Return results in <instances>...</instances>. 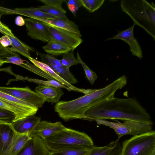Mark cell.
<instances>
[{
  "label": "cell",
  "mask_w": 155,
  "mask_h": 155,
  "mask_svg": "<svg viewBox=\"0 0 155 155\" xmlns=\"http://www.w3.org/2000/svg\"><path fill=\"white\" fill-rule=\"evenodd\" d=\"M83 119L90 121L98 119L131 120L153 124L150 115L134 99L114 97L99 104L87 110Z\"/></svg>",
  "instance_id": "6da1fadb"
},
{
  "label": "cell",
  "mask_w": 155,
  "mask_h": 155,
  "mask_svg": "<svg viewBox=\"0 0 155 155\" xmlns=\"http://www.w3.org/2000/svg\"><path fill=\"white\" fill-rule=\"evenodd\" d=\"M127 82L126 76L123 75L104 88L93 89L89 93L73 100L59 101L55 104L54 110L65 121L83 119L88 110L114 97L117 91L124 87Z\"/></svg>",
  "instance_id": "7a4b0ae2"
},
{
  "label": "cell",
  "mask_w": 155,
  "mask_h": 155,
  "mask_svg": "<svg viewBox=\"0 0 155 155\" xmlns=\"http://www.w3.org/2000/svg\"><path fill=\"white\" fill-rule=\"evenodd\" d=\"M122 10L155 40V5L145 0H122Z\"/></svg>",
  "instance_id": "3957f363"
},
{
  "label": "cell",
  "mask_w": 155,
  "mask_h": 155,
  "mask_svg": "<svg viewBox=\"0 0 155 155\" xmlns=\"http://www.w3.org/2000/svg\"><path fill=\"white\" fill-rule=\"evenodd\" d=\"M49 150L88 149L94 146L92 138L83 132L66 127L44 140Z\"/></svg>",
  "instance_id": "277c9868"
},
{
  "label": "cell",
  "mask_w": 155,
  "mask_h": 155,
  "mask_svg": "<svg viewBox=\"0 0 155 155\" xmlns=\"http://www.w3.org/2000/svg\"><path fill=\"white\" fill-rule=\"evenodd\" d=\"M120 155H155V132L134 136L122 143Z\"/></svg>",
  "instance_id": "5b68a950"
},
{
  "label": "cell",
  "mask_w": 155,
  "mask_h": 155,
  "mask_svg": "<svg viewBox=\"0 0 155 155\" xmlns=\"http://www.w3.org/2000/svg\"><path fill=\"white\" fill-rule=\"evenodd\" d=\"M0 108L13 113L15 118L12 122L35 115L38 108L10 95L0 91Z\"/></svg>",
  "instance_id": "8992f818"
},
{
  "label": "cell",
  "mask_w": 155,
  "mask_h": 155,
  "mask_svg": "<svg viewBox=\"0 0 155 155\" xmlns=\"http://www.w3.org/2000/svg\"><path fill=\"white\" fill-rule=\"evenodd\" d=\"M94 120L97 125H104L113 129L118 135V140L126 135L136 136L151 131L152 129L151 125L131 120H124L123 123L112 122L102 119Z\"/></svg>",
  "instance_id": "52a82bcc"
},
{
  "label": "cell",
  "mask_w": 155,
  "mask_h": 155,
  "mask_svg": "<svg viewBox=\"0 0 155 155\" xmlns=\"http://www.w3.org/2000/svg\"><path fill=\"white\" fill-rule=\"evenodd\" d=\"M0 91L27 102L38 108L42 107L45 102L42 97L28 86L25 87H0Z\"/></svg>",
  "instance_id": "ba28073f"
},
{
  "label": "cell",
  "mask_w": 155,
  "mask_h": 155,
  "mask_svg": "<svg viewBox=\"0 0 155 155\" xmlns=\"http://www.w3.org/2000/svg\"><path fill=\"white\" fill-rule=\"evenodd\" d=\"M25 20L27 34L31 38L47 43L52 40L46 23L32 18H26Z\"/></svg>",
  "instance_id": "9c48e42d"
},
{
  "label": "cell",
  "mask_w": 155,
  "mask_h": 155,
  "mask_svg": "<svg viewBox=\"0 0 155 155\" xmlns=\"http://www.w3.org/2000/svg\"><path fill=\"white\" fill-rule=\"evenodd\" d=\"M47 24L48 25L52 39L68 46L72 50H74L83 42L81 37L76 34Z\"/></svg>",
  "instance_id": "30bf717a"
},
{
  "label": "cell",
  "mask_w": 155,
  "mask_h": 155,
  "mask_svg": "<svg viewBox=\"0 0 155 155\" xmlns=\"http://www.w3.org/2000/svg\"><path fill=\"white\" fill-rule=\"evenodd\" d=\"M51 152L44 140L32 134L31 139L16 155H49Z\"/></svg>",
  "instance_id": "8fae6325"
},
{
  "label": "cell",
  "mask_w": 155,
  "mask_h": 155,
  "mask_svg": "<svg viewBox=\"0 0 155 155\" xmlns=\"http://www.w3.org/2000/svg\"><path fill=\"white\" fill-rule=\"evenodd\" d=\"M135 24H134L128 28L118 32L117 35L107 39L105 41L119 39L127 43L130 46V49L132 54L140 59L143 57V52L139 43L134 35V29Z\"/></svg>",
  "instance_id": "7c38bea8"
},
{
  "label": "cell",
  "mask_w": 155,
  "mask_h": 155,
  "mask_svg": "<svg viewBox=\"0 0 155 155\" xmlns=\"http://www.w3.org/2000/svg\"><path fill=\"white\" fill-rule=\"evenodd\" d=\"M41 121L40 117L33 115L11 123L10 124L16 133L31 135Z\"/></svg>",
  "instance_id": "4fadbf2b"
},
{
  "label": "cell",
  "mask_w": 155,
  "mask_h": 155,
  "mask_svg": "<svg viewBox=\"0 0 155 155\" xmlns=\"http://www.w3.org/2000/svg\"><path fill=\"white\" fill-rule=\"evenodd\" d=\"M66 128L61 122L52 123L41 120L32 134L44 140Z\"/></svg>",
  "instance_id": "5bb4252c"
},
{
  "label": "cell",
  "mask_w": 155,
  "mask_h": 155,
  "mask_svg": "<svg viewBox=\"0 0 155 155\" xmlns=\"http://www.w3.org/2000/svg\"><path fill=\"white\" fill-rule=\"evenodd\" d=\"M28 59L34 65L47 73L55 80L58 81L62 84L70 88L73 91L82 93L84 94V95L90 92V89H80L70 84L57 74L54 70L47 64L41 61L37 60L31 57H30Z\"/></svg>",
  "instance_id": "9a60e30c"
},
{
  "label": "cell",
  "mask_w": 155,
  "mask_h": 155,
  "mask_svg": "<svg viewBox=\"0 0 155 155\" xmlns=\"http://www.w3.org/2000/svg\"><path fill=\"white\" fill-rule=\"evenodd\" d=\"M35 91L42 97L45 101L56 104L59 101L60 98L64 93L60 88L39 84L35 87Z\"/></svg>",
  "instance_id": "2e32d148"
},
{
  "label": "cell",
  "mask_w": 155,
  "mask_h": 155,
  "mask_svg": "<svg viewBox=\"0 0 155 155\" xmlns=\"http://www.w3.org/2000/svg\"><path fill=\"white\" fill-rule=\"evenodd\" d=\"M48 25L73 32L81 37L78 26L66 18H56L52 19L34 18Z\"/></svg>",
  "instance_id": "e0dca14e"
},
{
  "label": "cell",
  "mask_w": 155,
  "mask_h": 155,
  "mask_svg": "<svg viewBox=\"0 0 155 155\" xmlns=\"http://www.w3.org/2000/svg\"><path fill=\"white\" fill-rule=\"evenodd\" d=\"M10 123L3 124L0 129V155H5L15 133Z\"/></svg>",
  "instance_id": "ac0fdd59"
},
{
  "label": "cell",
  "mask_w": 155,
  "mask_h": 155,
  "mask_svg": "<svg viewBox=\"0 0 155 155\" xmlns=\"http://www.w3.org/2000/svg\"><path fill=\"white\" fill-rule=\"evenodd\" d=\"M31 137V135L28 134H18L15 132L5 155H16Z\"/></svg>",
  "instance_id": "d6986e66"
},
{
  "label": "cell",
  "mask_w": 155,
  "mask_h": 155,
  "mask_svg": "<svg viewBox=\"0 0 155 155\" xmlns=\"http://www.w3.org/2000/svg\"><path fill=\"white\" fill-rule=\"evenodd\" d=\"M121 146L118 139L104 146H94L89 155H120Z\"/></svg>",
  "instance_id": "ffe728a7"
},
{
  "label": "cell",
  "mask_w": 155,
  "mask_h": 155,
  "mask_svg": "<svg viewBox=\"0 0 155 155\" xmlns=\"http://www.w3.org/2000/svg\"><path fill=\"white\" fill-rule=\"evenodd\" d=\"M42 48L46 53L54 56L62 55L72 50L68 46L53 39Z\"/></svg>",
  "instance_id": "44dd1931"
},
{
  "label": "cell",
  "mask_w": 155,
  "mask_h": 155,
  "mask_svg": "<svg viewBox=\"0 0 155 155\" xmlns=\"http://www.w3.org/2000/svg\"><path fill=\"white\" fill-rule=\"evenodd\" d=\"M12 43V47L10 48L12 51L18 52L28 59L31 57L30 52H34V49L24 43L15 36L12 37L8 35Z\"/></svg>",
  "instance_id": "7402d4cb"
},
{
  "label": "cell",
  "mask_w": 155,
  "mask_h": 155,
  "mask_svg": "<svg viewBox=\"0 0 155 155\" xmlns=\"http://www.w3.org/2000/svg\"><path fill=\"white\" fill-rule=\"evenodd\" d=\"M61 78L70 84H75L78 81L70 72L69 68L65 67H60L54 64L49 65Z\"/></svg>",
  "instance_id": "603a6c76"
},
{
  "label": "cell",
  "mask_w": 155,
  "mask_h": 155,
  "mask_svg": "<svg viewBox=\"0 0 155 155\" xmlns=\"http://www.w3.org/2000/svg\"><path fill=\"white\" fill-rule=\"evenodd\" d=\"M38 8L41 11L49 14L54 18H66V12L62 8L44 5Z\"/></svg>",
  "instance_id": "cb8c5ba5"
},
{
  "label": "cell",
  "mask_w": 155,
  "mask_h": 155,
  "mask_svg": "<svg viewBox=\"0 0 155 155\" xmlns=\"http://www.w3.org/2000/svg\"><path fill=\"white\" fill-rule=\"evenodd\" d=\"M24 79L28 81L38 84H42L45 85L50 86L57 88H63L68 91H73L70 88L62 84L55 80L44 81L35 78H29L27 77L24 78Z\"/></svg>",
  "instance_id": "d4e9b609"
},
{
  "label": "cell",
  "mask_w": 155,
  "mask_h": 155,
  "mask_svg": "<svg viewBox=\"0 0 155 155\" xmlns=\"http://www.w3.org/2000/svg\"><path fill=\"white\" fill-rule=\"evenodd\" d=\"M92 149L61 150L51 152L49 155H89Z\"/></svg>",
  "instance_id": "484cf974"
},
{
  "label": "cell",
  "mask_w": 155,
  "mask_h": 155,
  "mask_svg": "<svg viewBox=\"0 0 155 155\" xmlns=\"http://www.w3.org/2000/svg\"><path fill=\"white\" fill-rule=\"evenodd\" d=\"M74 51L72 50L62 55V58L60 59V61L64 67L69 68L72 66L80 64L79 60L74 55Z\"/></svg>",
  "instance_id": "4316f807"
},
{
  "label": "cell",
  "mask_w": 155,
  "mask_h": 155,
  "mask_svg": "<svg viewBox=\"0 0 155 155\" xmlns=\"http://www.w3.org/2000/svg\"><path fill=\"white\" fill-rule=\"evenodd\" d=\"M82 6L90 12H93L99 9L103 5L104 0H80Z\"/></svg>",
  "instance_id": "83f0119b"
},
{
  "label": "cell",
  "mask_w": 155,
  "mask_h": 155,
  "mask_svg": "<svg viewBox=\"0 0 155 155\" xmlns=\"http://www.w3.org/2000/svg\"><path fill=\"white\" fill-rule=\"evenodd\" d=\"M20 66L36 74L43 77L48 80H55L47 73L37 68L34 65L30 64L25 60L23 63Z\"/></svg>",
  "instance_id": "f1b7e54d"
},
{
  "label": "cell",
  "mask_w": 155,
  "mask_h": 155,
  "mask_svg": "<svg viewBox=\"0 0 155 155\" xmlns=\"http://www.w3.org/2000/svg\"><path fill=\"white\" fill-rule=\"evenodd\" d=\"M77 58L83 68L87 79L91 84H93L97 78L96 74L90 69L82 61L78 52L77 53Z\"/></svg>",
  "instance_id": "f546056e"
},
{
  "label": "cell",
  "mask_w": 155,
  "mask_h": 155,
  "mask_svg": "<svg viewBox=\"0 0 155 155\" xmlns=\"http://www.w3.org/2000/svg\"><path fill=\"white\" fill-rule=\"evenodd\" d=\"M37 54L40 57L41 61L47 65H49L54 64L59 67H64L61 63L60 59H57L48 54H43L38 52Z\"/></svg>",
  "instance_id": "4dcf8cb0"
},
{
  "label": "cell",
  "mask_w": 155,
  "mask_h": 155,
  "mask_svg": "<svg viewBox=\"0 0 155 155\" xmlns=\"http://www.w3.org/2000/svg\"><path fill=\"white\" fill-rule=\"evenodd\" d=\"M20 56L11 50L8 47H5L0 44V62L6 63L7 59L11 57Z\"/></svg>",
  "instance_id": "1f68e13d"
},
{
  "label": "cell",
  "mask_w": 155,
  "mask_h": 155,
  "mask_svg": "<svg viewBox=\"0 0 155 155\" xmlns=\"http://www.w3.org/2000/svg\"><path fill=\"white\" fill-rule=\"evenodd\" d=\"M15 118L14 114L8 110L0 108V120L8 123L12 122Z\"/></svg>",
  "instance_id": "d6a6232c"
},
{
  "label": "cell",
  "mask_w": 155,
  "mask_h": 155,
  "mask_svg": "<svg viewBox=\"0 0 155 155\" xmlns=\"http://www.w3.org/2000/svg\"><path fill=\"white\" fill-rule=\"evenodd\" d=\"M67 4L69 10L75 17L77 11L82 6L80 0H69Z\"/></svg>",
  "instance_id": "836d02e7"
},
{
  "label": "cell",
  "mask_w": 155,
  "mask_h": 155,
  "mask_svg": "<svg viewBox=\"0 0 155 155\" xmlns=\"http://www.w3.org/2000/svg\"><path fill=\"white\" fill-rule=\"evenodd\" d=\"M39 1L45 5L59 7H62V4L65 0H40Z\"/></svg>",
  "instance_id": "e575fe53"
},
{
  "label": "cell",
  "mask_w": 155,
  "mask_h": 155,
  "mask_svg": "<svg viewBox=\"0 0 155 155\" xmlns=\"http://www.w3.org/2000/svg\"><path fill=\"white\" fill-rule=\"evenodd\" d=\"M0 32L4 35H8L12 37H15L11 30L1 21H0Z\"/></svg>",
  "instance_id": "d590c367"
},
{
  "label": "cell",
  "mask_w": 155,
  "mask_h": 155,
  "mask_svg": "<svg viewBox=\"0 0 155 155\" xmlns=\"http://www.w3.org/2000/svg\"><path fill=\"white\" fill-rule=\"evenodd\" d=\"M24 60L19 57L14 56L8 58L6 61V63H12L20 66L24 62Z\"/></svg>",
  "instance_id": "8d00e7d4"
},
{
  "label": "cell",
  "mask_w": 155,
  "mask_h": 155,
  "mask_svg": "<svg viewBox=\"0 0 155 155\" xmlns=\"http://www.w3.org/2000/svg\"><path fill=\"white\" fill-rule=\"evenodd\" d=\"M0 44L5 47L12 46L11 41L8 35H4L0 38Z\"/></svg>",
  "instance_id": "74e56055"
},
{
  "label": "cell",
  "mask_w": 155,
  "mask_h": 155,
  "mask_svg": "<svg viewBox=\"0 0 155 155\" xmlns=\"http://www.w3.org/2000/svg\"><path fill=\"white\" fill-rule=\"evenodd\" d=\"M15 24L19 26H22L25 25V21L21 16H18L16 17L15 20Z\"/></svg>",
  "instance_id": "f35d334b"
},
{
  "label": "cell",
  "mask_w": 155,
  "mask_h": 155,
  "mask_svg": "<svg viewBox=\"0 0 155 155\" xmlns=\"http://www.w3.org/2000/svg\"><path fill=\"white\" fill-rule=\"evenodd\" d=\"M6 122H5V121H2V120H0V128H1V127L2 126V125L6 123Z\"/></svg>",
  "instance_id": "ab89813d"
},
{
  "label": "cell",
  "mask_w": 155,
  "mask_h": 155,
  "mask_svg": "<svg viewBox=\"0 0 155 155\" xmlns=\"http://www.w3.org/2000/svg\"><path fill=\"white\" fill-rule=\"evenodd\" d=\"M4 64V63L0 62V68Z\"/></svg>",
  "instance_id": "60d3db41"
},
{
  "label": "cell",
  "mask_w": 155,
  "mask_h": 155,
  "mask_svg": "<svg viewBox=\"0 0 155 155\" xmlns=\"http://www.w3.org/2000/svg\"><path fill=\"white\" fill-rule=\"evenodd\" d=\"M2 15H3V14L2 13H1L0 12V21H1V18Z\"/></svg>",
  "instance_id": "b9f144b4"
}]
</instances>
